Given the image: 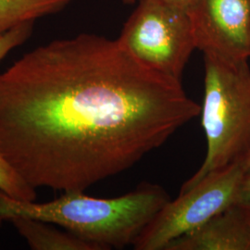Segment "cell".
Here are the masks:
<instances>
[{"instance_id": "13", "label": "cell", "mask_w": 250, "mask_h": 250, "mask_svg": "<svg viewBox=\"0 0 250 250\" xmlns=\"http://www.w3.org/2000/svg\"><path fill=\"white\" fill-rule=\"evenodd\" d=\"M162 1L167 2L170 5H173L180 9H186L188 11L193 5V3L195 2V0H162Z\"/></svg>"}, {"instance_id": "1", "label": "cell", "mask_w": 250, "mask_h": 250, "mask_svg": "<svg viewBox=\"0 0 250 250\" xmlns=\"http://www.w3.org/2000/svg\"><path fill=\"white\" fill-rule=\"evenodd\" d=\"M181 81L82 34L0 73V150L33 188L82 191L132 168L200 114Z\"/></svg>"}, {"instance_id": "3", "label": "cell", "mask_w": 250, "mask_h": 250, "mask_svg": "<svg viewBox=\"0 0 250 250\" xmlns=\"http://www.w3.org/2000/svg\"><path fill=\"white\" fill-rule=\"evenodd\" d=\"M205 89L201 106L207 139L205 159L180 192L250 153V68L249 60L231 61L204 55Z\"/></svg>"}, {"instance_id": "10", "label": "cell", "mask_w": 250, "mask_h": 250, "mask_svg": "<svg viewBox=\"0 0 250 250\" xmlns=\"http://www.w3.org/2000/svg\"><path fill=\"white\" fill-rule=\"evenodd\" d=\"M0 191L19 200L35 201L36 188L28 184L0 150Z\"/></svg>"}, {"instance_id": "12", "label": "cell", "mask_w": 250, "mask_h": 250, "mask_svg": "<svg viewBox=\"0 0 250 250\" xmlns=\"http://www.w3.org/2000/svg\"><path fill=\"white\" fill-rule=\"evenodd\" d=\"M235 204L240 207L250 219V173H246L242 181Z\"/></svg>"}, {"instance_id": "15", "label": "cell", "mask_w": 250, "mask_h": 250, "mask_svg": "<svg viewBox=\"0 0 250 250\" xmlns=\"http://www.w3.org/2000/svg\"><path fill=\"white\" fill-rule=\"evenodd\" d=\"M124 1L126 3H133V2H134V0H124Z\"/></svg>"}, {"instance_id": "5", "label": "cell", "mask_w": 250, "mask_h": 250, "mask_svg": "<svg viewBox=\"0 0 250 250\" xmlns=\"http://www.w3.org/2000/svg\"><path fill=\"white\" fill-rule=\"evenodd\" d=\"M246 173L245 161H236L180 192L146 227L134 243V250H165L171 242L234 205Z\"/></svg>"}, {"instance_id": "9", "label": "cell", "mask_w": 250, "mask_h": 250, "mask_svg": "<svg viewBox=\"0 0 250 250\" xmlns=\"http://www.w3.org/2000/svg\"><path fill=\"white\" fill-rule=\"evenodd\" d=\"M72 0H0V36L26 21L51 15Z\"/></svg>"}, {"instance_id": "8", "label": "cell", "mask_w": 250, "mask_h": 250, "mask_svg": "<svg viewBox=\"0 0 250 250\" xmlns=\"http://www.w3.org/2000/svg\"><path fill=\"white\" fill-rule=\"evenodd\" d=\"M17 232L34 250H99L70 232H61L51 224L32 218L15 217L9 220Z\"/></svg>"}, {"instance_id": "14", "label": "cell", "mask_w": 250, "mask_h": 250, "mask_svg": "<svg viewBox=\"0 0 250 250\" xmlns=\"http://www.w3.org/2000/svg\"><path fill=\"white\" fill-rule=\"evenodd\" d=\"M245 166H246L247 173H250V153L245 160Z\"/></svg>"}, {"instance_id": "6", "label": "cell", "mask_w": 250, "mask_h": 250, "mask_svg": "<svg viewBox=\"0 0 250 250\" xmlns=\"http://www.w3.org/2000/svg\"><path fill=\"white\" fill-rule=\"evenodd\" d=\"M188 12L197 48L204 55L250 59L249 0H195Z\"/></svg>"}, {"instance_id": "11", "label": "cell", "mask_w": 250, "mask_h": 250, "mask_svg": "<svg viewBox=\"0 0 250 250\" xmlns=\"http://www.w3.org/2000/svg\"><path fill=\"white\" fill-rule=\"evenodd\" d=\"M35 21H26L0 36V62L14 48L22 45L33 33Z\"/></svg>"}, {"instance_id": "16", "label": "cell", "mask_w": 250, "mask_h": 250, "mask_svg": "<svg viewBox=\"0 0 250 250\" xmlns=\"http://www.w3.org/2000/svg\"><path fill=\"white\" fill-rule=\"evenodd\" d=\"M249 2H250V0H249Z\"/></svg>"}, {"instance_id": "2", "label": "cell", "mask_w": 250, "mask_h": 250, "mask_svg": "<svg viewBox=\"0 0 250 250\" xmlns=\"http://www.w3.org/2000/svg\"><path fill=\"white\" fill-rule=\"evenodd\" d=\"M170 197L161 186L144 183L121 197L97 198L65 192L52 201L19 200L0 191V225L15 217L58 224L99 250L134 246Z\"/></svg>"}, {"instance_id": "4", "label": "cell", "mask_w": 250, "mask_h": 250, "mask_svg": "<svg viewBox=\"0 0 250 250\" xmlns=\"http://www.w3.org/2000/svg\"><path fill=\"white\" fill-rule=\"evenodd\" d=\"M117 40L139 62L177 81L197 48L189 12L162 0H140Z\"/></svg>"}, {"instance_id": "7", "label": "cell", "mask_w": 250, "mask_h": 250, "mask_svg": "<svg viewBox=\"0 0 250 250\" xmlns=\"http://www.w3.org/2000/svg\"><path fill=\"white\" fill-rule=\"evenodd\" d=\"M165 250H250V219L234 204Z\"/></svg>"}]
</instances>
